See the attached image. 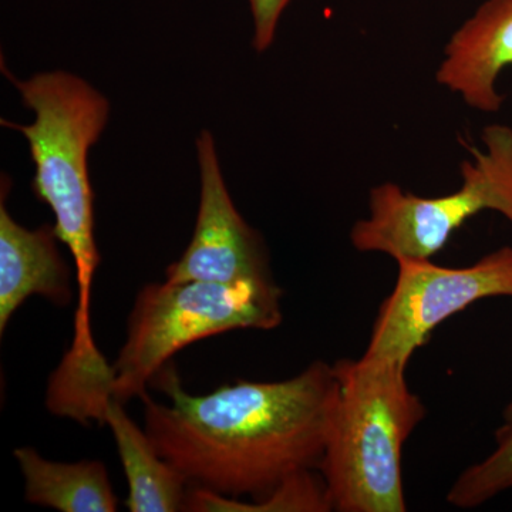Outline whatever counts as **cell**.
<instances>
[{
	"label": "cell",
	"instance_id": "1",
	"mask_svg": "<svg viewBox=\"0 0 512 512\" xmlns=\"http://www.w3.org/2000/svg\"><path fill=\"white\" fill-rule=\"evenodd\" d=\"M151 382L171 403L143 394L144 430L190 487L259 501L318 470L338 393L333 366L318 360L284 382L238 380L204 396L185 392L173 366Z\"/></svg>",
	"mask_w": 512,
	"mask_h": 512
},
{
	"label": "cell",
	"instance_id": "2",
	"mask_svg": "<svg viewBox=\"0 0 512 512\" xmlns=\"http://www.w3.org/2000/svg\"><path fill=\"white\" fill-rule=\"evenodd\" d=\"M12 80L23 103L35 111L36 120L29 126L2 124L28 138L36 165L33 192L55 214L57 238L73 256L77 309L67 356L90 362L100 356L90 326V299L100 254L94 238V194L87 156L106 127L110 104L89 83L66 72L39 73L25 82Z\"/></svg>",
	"mask_w": 512,
	"mask_h": 512
},
{
	"label": "cell",
	"instance_id": "3",
	"mask_svg": "<svg viewBox=\"0 0 512 512\" xmlns=\"http://www.w3.org/2000/svg\"><path fill=\"white\" fill-rule=\"evenodd\" d=\"M338 393L319 473L333 510L404 512L402 450L426 417L406 367L382 360L333 365Z\"/></svg>",
	"mask_w": 512,
	"mask_h": 512
},
{
	"label": "cell",
	"instance_id": "4",
	"mask_svg": "<svg viewBox=\"0 0 512 512\" xmlns=\"http://www.w3.org/2000/svg\"><path fill=\"white\" fill-rule=\"evenodd\" d=\"M274 279L222 284H148L130 312L127 339L113 363V397L126 403L147 393L168 360L191 343L237 329H274L282 322Z\"/></svg>",
	"mask_w": 512,
	"mask_h": 512
},
{
	"label": "cell",
	"instance_id": "5",
	"mask_svg": "<svg viewBox=\"0 0 512 512\" xmlns=\"http://www.w3.org/2000/svg\"><path fill=\"white\" fill-rule=\"evenodd\" d=\"M483 143L485 151L474 148L473 160L461 164L463 184L453 194L423 198L390 183L373 188L369 217L350 231L353 247L397 262L427 261L481 211L500 212L512 225V128L485 127Z\"/></svg>",
	"mask_w": 512,
	"mask_h": 512
},
{
	"label": "cell",
	"instance_id": "6",
	"mask_svg": "<svg viewBox=\"0 0 512 512\" xmlns=\"http://www.w3.org/2000/svg\"><path fill=\"white\" fill-rule=\"evenodd\" d=\"M392 293L380 305L367 359L406 367L444 320L495 296H512V248L504 247L467 268L427 261H399Z\"/></svg>",
	"mask_w": 512,
	"mask_h": 512
},
{
	"label": "cell",
	"instance_id": "7",
	"mask_svg": "<svg viewBox=\"0 0 512 512\" xmlns=\"http://www.w3.org/2000/svg\"><path fill=\"white\" fill-rule=\"evenodd\" d=\"M197 150L201 178L197 224L184 254L165 271V281L234 284L272 278L264 242L229 197L211 133L202 131Z\"/></svg>",
	"mask_w": 512,
	"mask_h": 512
},
{
	"label": "cell",
	"instance_id": "8",
	"mask_svg": "<svg viewBox=\"0 0 512 512\" xmlns=\"http://www.w3.org/2000/svg\"><path fill=\"white\" fill-rule=\"evenodd\" d=\"M512 64V0H487L451 36L437 82L484 113L501 109L498 76Z\"/></svg>",
	"mask_w": 512,
	"mask_h": 512
},
{
	"label": "cell",
	"instance_id": "9",
	"mask_svg": "<svg viewBox=\"0 0 512 512\" xmlns=\"http://www.w3.org/2000/svg\"><path fill=\"white\" fill-rule=\"evenodd\" d=\"M55 227L26 229L10 217L2 185L0 202V335L26 299L43 296L53 305L73 299L72 271L60 255Z\"/></svg>",
	"mask_w": 512,
	"mask_h": 512
},
{
	"label": "cell",
	"instance_id": "10",
	"mask_svg": "<svg viewBox=\"0 0 512 512\" xmlns=\"http://www.w3.org/2000/svg\"><path fill=\"white\" fill-rule=\"evenodd\" d=\"M100 424H107L116 441L126 474V505L131 512L184 511L187 478L157 453L146 430H141L124 410V403L109 397Z\"/></svg>",
	"mask_w": 512,
	"mask_h": 512
},
{
	"label": "cell",
	"instance_id": "11",
	"mask_svg": "<svg viewBox=\"0 0 512 512\" xmlns=\"http://www.w3.org/2000/svg\"><path fill=\"white\" fill-rule=\"evenodd\" d=\"M13 454L25 477L28 503L63 512L119 510L109 473L100 461L57 463L32 447L16 448Z\"/></svg>",
	"mask_w": 512,
	"mask_h": 512
},
{
	"label": "cell",
	"instance_id": "12",
	"mask_svg": "<svg viewBox=\"0 0 512 512\" xmlns=\"http://www.w3.org/2000/svg\"><path fill=\"white\" fill-rule=\"evenodd\" d=\"M318 471V470H316ZM305 470L295 474L278 488L255 503H242L239 498L227 497L190 487L184 511L192 512H325L332 511V503L322 474Z\"/></svg>",
	"mask_w": 512,
	"mask_h": 512
},
{
	"label": "cell",
	"instance_id": "13",
	"mask_svg": "<svg viewBox=\"0 0 512 512\" xmlns=\"http://www.w3.org/2000/svg\"><path fill=\"white\" fill-rule=\"evenodd\" d=\"M495 448L454 481L447 501L457 508H476L512 488V420L495 434Z\"/></svg>",
	"mask_w": 512,
	"mask_h": 512
},
{
	"label": "cell",
	"instance_id": "14",
	"mask_svg": "<svg viewBox=\"0 0 512 512\" xmlns=\"http://www.w3.org/2000/svg\"><path fill=\"white\" fill-rule=\"evenodd\" d=\"M291 0H249L254 18V47L265 52L274 42L279 19Z\"/></svg>",
	"mask_w": 512,
	"mask_h": 512
},
{
	"label": "cell",
	"instance_id": "15",
	"mask_svg": "<svg viewBox=\"0 0 512 512\" xmlns=\"http://www.w3.org/2000/svg\"><path fill=\"white\" fill-rule=\"evenodd\" d=\"M504 419H505V421H511L512 420V400H511V403L508 404L507 410H505Z\"/></svg>",
	"mask_w": 512,
	"mask_h": 512
}]
</instances>
